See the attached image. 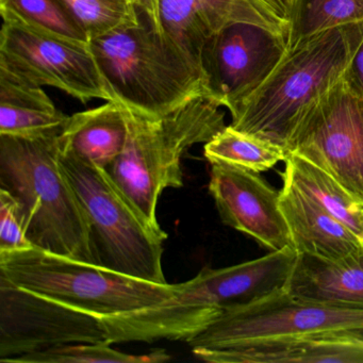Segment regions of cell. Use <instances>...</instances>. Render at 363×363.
Returning <instances> with one entry per match:
<instances>
[{"mask_svg":"<svg viewBox=\"0 0 363 363\" xmlns=\"http://www.w3.org/2000/svg\"><path fill=\"white\" fill-rule=\"evenodd\" d=\"M73 343H108L101 318L0 278V362Z\"/></svg>","mask_w":363,"mask_h":363,"instance_id":"10","label":"cell"},{"mask_svg":"<svg viewBox=\"0 0 363 363\" xmlns=\"http://www.w3.org/2000/svg\"><path fill=\"white\" fill-rule=\"evenodd\" d=\"M0 278L97 316L152 307L180 289L179 284L139 279L38 247L0 252Z\"/></svg>","mask_w":363,"mask_h":363,"instance_id":"5","label":"cell"},{"mask_svg":"<svg viewBox=\"0 0 363 363\" xmlns=\"http://www.w3.org/2000/svg\"><path fill=\"white\" fill-rule=\"evenodd\" d=\"M0 72L38 86H52L82 103L116 101L91 44L3 18Z\"/></svg>","mask_w":363,"mask_h":363,"instance_id":"9","label":"cell"},{"mask_svg":"<svg viewBox=\"0 0 363 363\" xmlns=\"http://www.w3.org/2000/svg\"><path fill=\"white\" fill-rule=\"evenodd\" d=\"M279 206L297 255H309L326 260H339L363 247L347 227L325 211L315 201L282 180Z\"/></svg>","mask_w":363,"mask_h":363,"instance_id":"14","label":"cell"},{"mask_svg":"<svg viewBox=\"0 0 363 363\" xmlns=\"http://www.w3.org/2000/svg\"><path fill=\"white\" fill-rule=\"evenodd\" d=\"M288 50L329 29L363 22V0H288Z\"/></svg>","mask_w":363,"mask_h":363,"instance_id":"21","label":"cell"},{"mask_svg":"<svg viewBox=\"0 0 363 363\" xmlns=\"http://www.w3.org/2000/svg\"><path fill=\"white\" fill-rule=\"evenodd\" d=\"M284 289L299 298L363 307V247L339 260L297 255Z\"/></svg>","mask_w":363,"mask_h":363,"instance_id":"16","label":"cell"},{"mask_svg":"<svg viewBox=\"0 0 363 363\" xmlns=\"http://www.w3.org/2000/svg\"><path fill=\"white\" fill-rule=\"evenodd\" d=\"M60 135H0V189L20 201L35 247L96 265L88 216L59 162Z\"/></svg>","mask_w":363,"mask_h":363,"instance_id":"3","label":"cell"},{"mask_svg":"<svg viewBox=\"0 0 363 363\" xmlns=\"http://www.w3.org/2000/svg\"><path fill=\"white\" fill-rule=\"evenodd\" d=\"M362 41L361 22L329 29L286 50L265 82L230 112V126L288 154L308 116L344 79Z\"/></svg>","mask_w":363,"mask_h":363,"instance_id":"1","label":"cell"},{"mask_svg":"<svg viewBox=\"0 0 363 363\" xmlns=\"http://www.w3.org/2000/svg\"><path fill=\"white\" fill-rule=\"evenodd\" d=\"M91 48L116 101L140 113L165 116L216 97L203 69L146 21L96 38Z\"/></svg>","mask_w":363,"mask_h":363,"instance_id":"4","label":"cell"},{"mask_svg":"<svg viewBox=\"0 0 363 363\" xmlns=\"http://www.w3.org/2000/svg\"><path fill=\"white\" fill-rule=\"evenodd\" d=\"M282 180L315 201L333 218L347 227L363 243V203L320 167L295 154H288Z\"/></svg>","mask_w":363,"mask_h":363,"instance_id":"19","label":"cell"},{"mask_svg":"<svg viewBox=\"0 0 363 363\" xmlns=\"http://www.w3.org/2000/svg\"><path fill=\"white\" fill-rule=\"evenodd\" d=\"M160 1L161 0H135L138 9L141 16L157 31L161 33L160 25Z\"/></svg>","mask_w":363,"mask_h":363,"instance_id":"28","label":"cell"},{"mask_svg":"<svg viewBox=\"0 0 363 363\" xmlns=\"http://www.w3.org/2000/svg\"><path fill=\"white\" fill-rule=\"evenodd\" d=\"M203 155L210 163H226L256 173L269 171L288 156L280 146L241 133L230 125L205 144Z\"/></svg>","mask_w":363,"mask_h":363,"instance_id":"22","label":"cell"},{"mask_svg":"<svg viewBox=\"0 0 363 363\" xmlns=\"http://www.w3.org/2000/svg\"><path fill=\"white\" fill-rule=\"evenodd\" d=\"M110 343H73L24 354L11 363H157L172 359L164 350L131 354L111 347Z\"/></svg>","mask_w":363,"mask_h":363,"instance_id":"24","label":"cell"},{"mask_svg":"<svg viewBox=\"0 0 363 363\" xmlns=\"http://www.w3.org/2000/svg\"><path fill=\"white\" fill-rule=\"evenodd\" d=\"M344 82L352 92L363 99V41L344 76Z\"/></svg>","mask_w":363,"mask_h":363,"instance_id":"27","label":"cell"},{"mask_svg":"<svg viewBox=\"0 0 363 363\" xmlns=\"http://www.w3.org/2000/svg\"><path fill=\"white\" fill-rule=\"evenodd\" d=\"M59 162L88 216L96 265L167 284L162 267L167 233L135 211L103 167L61 152Z\"/></svg>","mask_w":363,"mask_h":363,"instance_id":"6","label":"cell"},{"mask_svg":"<svg viewBox=\"0 0 363 363\" xmlns=\"http://www.w3.org/2000/svg\"><path fill=\"white\" fill-rule=\"evenodd\" d=\"M288 154L313 163L363 203V99L344 79L299 129Z\"/></svg>","mask_w":363,"mask_h":363,"instance_id":"11","label":"cell"},{"mask_svg":"<svg viewBox=\"0 0 363 363\" xmlns=\"http://www.w3.org/2000/svg\"><path fill=\"white\" fill-rule=\"evenodd\" d=\"M192 354L211 363H363V337L330 335L228 350L193 348Z\"/></svg>","mask_w":363,"mask_h":363,"instance_id":"15","label":"cell"},{"mask_svg":"<svg viewBox=\"0 0 363 363\" xmlns=\"http://www.w3.org/2000/svg\"><path fill=\"white\" fill-rule=\"evenodd\" d=\"M297 254L286 246L240 264L203 269L180 284L177 294L154 308L155 320L167 333L191 337L207 328L227 308L247 305L281 290Z\"/></svg>","mask_w":363,"mask_h":363,"instance_id":"8","label":"cell"},{"mask_svg":"<svg viewBox=\"0 0 363 363\" xmlns=\"http://www.w3.org/2000/svg\"><path fill=\"white\" fill-rule=\"evenodd\" d=\"M91 41L141 23L135 0H60Z\"/></svg>","mask_w":363,"mask_h":363,"instance_id":"25","label":"cell"},{"mask_svg":"<svg viewBox=\"0 0 363 363\" xmlns=\"http://www.w3.org/2000/svg\"><path fill=\"white\" fill-rule=\"evenodd\" d=\"M3 18H11L38 30L82 43L90 38L60 0H0Z\"/></svg>","mask_w":363,"mask_h":363,"instance_id":"23","label":"cell"},{"mask_svg":"<svg viewBox=\"0 0 363 363\" xmlns=\"http://www.w3.org/2000/svg\"><path fill=\"white\" fill-rule=\"evenodd\" d=\"M161 35L203 69V59L216 33L222 30L203 0H161Z\"/></svg>","mask_w":363,"mask_h":363,"instance_id":"20","label":"cell"},{"mask_svg":"<svg viewBox=\"0 0 363 363\" xmlns=\"http://www.w3.org/2000/svg\"><path fill=\"white\" fill-rule=\"evenodd\" d=\"M69 116L42 86L0 72V135L39 138L62 133Z\"/></svg>","mask_w":363,"mask_h":363,"instance_id":"18","label":"cell"},{"mask_svg":"<svg viewBox=\"0 0 363 363\" xmlns=\"http://www.w3.org/2000/svg\"><path fill=\"white\" fill-rule=\"evenodd\" d=\"M35 247L27 238L26 222L20 201L0 189V252Z\"/></svg>","mask_w":363,"mask_h":363,"instance_id":"26","label":"cell"},{"mask_svg":"<svg viewBox=\"0 0 363 363\" xmlns=\"http://www.w3.org/2000/svg\"><path fill=\"white\" fill-rule=\"evenodd\" d=\"M128 135L122 104L107 101L94 109L69 116L59 137L61 154L107 169L124 150Z\"/></svg>","mask_w":363,"mask_h":363,"instance_id":"17","label":"cell"},{"mask_svg":"<svg viewBox=\"0 0 363 363\" xmlns=\"http://www.w3.org/2000/svg\"><path fill=\"white\" fill-rule=\"evenodd\" d=\"M209 193L220 220L256 240L263 247L292 246L279 206V191L256 172L226 163H210Z\"/></svg>","mask_w":363,"mask_h":363,"instance_id":"13","label":"cell"},{"mask_svg":"<svg viewBox=\"0 0 363 363\" xmlns=\"http://www.w3.org/2000/svg\"><path fill=\"white\" fill-rule=\"evenodd\" d=\"M330 335L363 337V307L299 298L281 289L254 303L223 310L188 343L192 350H228Z\"/></svg>","mask_w":363,"mask_h":363,"instance_id":"7","label":"cell"},{"mask_svg":"<svg viewBox=\"0 0 363 363\" xmlns=\"http://www.w3.org/2000/svg\"><path fill=\"white\" fill-rule=\"evenodd\" d=\"M288 50V38L252 24L229 25L216 33L203 67L212 91L229 112L257 90Z\"/></svg>","mask_w":363,"mask_h":363,"instance_id":"12","label":"cell"},{"mask_svg":"<svg viewBox=\"0 0 363 363\" xmlns=\"http://www.w3.org/2000/svg\"><path fill=\"white\" fill-rule=\"evenodd\" d=\"M125 107V106H124ZM224 106L201 96L161 116L125 107L128 135L122 154L106 172L135 211L155 228L159 197L184 186L182 161L197 144H206L226 127Z\"/></svg>","mask_w":363,"mask_h":363,"instance_id":"2","label":"cell"}]
</instances>
